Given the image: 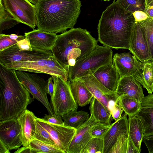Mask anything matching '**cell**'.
Segmentation results:
<instances>
[{
  "mask_svg": "<svg viewBox=\"0 0 153 153\" xmlns=\"http://www.w3.org/2000/svg\"><path fill=\"white\" fill-rule=\"evenodd\" d=\"M135 22L132 13L114 0L103 11L99 20L98 41L111 48L129 49Z\"/></svg>",
  "mask_w": 153,
  "mask_h": 153,
  "instance_id": "obj_1",
  "label": "cell"
},
{
  "mask_svg": "<svg viewBox=\"0 0 153 153\" xmlns=\"http://www.w3.org/2000/svg\"><path fill=\"white\" fill-rule=\"evenodd\" d=\"M36 6L37 29L56 34L74 28L82 5L80 0H38Z\"/></svg>",
  "mask_w": 153,
  "mask_h": 153,
  "instance_id": "obj_2",
  "label": "cell"
},
{
  "mask_svg": "<svg viewBox=\"0 0 153 153\" xmlns=\"http://www.w3.org/2000/svg\"><path fill=\"white\" fill-rule=\"evenodd\" d=\"M16 71L0 63V121L17 118L34 100Z\"/></svg>",
  "mask_w": 153,
  "mask_h": 153,
  "instance_id": "obj_3",
  "label": "cell"
},
{
  "mask_svg": "<svg viewBox=\"0 0 153 153\" xmlns=\"http://www.w3.org/2000/svg\"><path fill=\"white\" fill-rule=\"evenodd\" d=\"M97 43L86 29L74 28L58 35L51 51L53 55L69 69V67L89 55Z\"/></svg>",
  "mask_w": 153,
  "mask_h": 153,
  "instance_id": "obj_4",
  "label": "cell"
},
{
  "mask_svg": "<svg viewBox=\"0 0 153 153\" xmlns=\"http://www.w3.org/2000/svg\"><path fill=\"white\" fill-rule=\"evenodd\" d=\"M112 54L111 48L97 45L87 56L69 67L68 81L80 78L90 71L93 73L103 65L113 63Z\"/></svg>",
  "mask_w": 153,
  "mask_h": 153,
  "instance_id": "obj_5",
  "label": "cell"
},
{
  "mask_svg": "<svg viewBox=\"0 0 153 153\" xmlns=\"http://www.w3.org/2000/svg\"><path fill=\"white\" fill-rule=\"evenodd\" d=\"M16 70L49 74L68 80V68L53 55L47 58L35 61L14 62L4 65Z\"/></svg>",
  "mask_w": 153,
  "mask_h": 153,
  "instance_id": "obj_6",
  "label": "cell"
},
{
  "mask_svg": "<svg viewBox=\"0 0 153 153\" xmlns=\"http://www.w3.org/2000/svg\"><path fill=\"white\" fill-rule=\"evenodd\" d=\"M52 76L54 89L51 102L54 114L62 116L71 111H77L78 105L72 95L68 81Z\"/></svg>",
  "mask_w": 153,
  "mask_h": 153,
  "instance_id": "obj_7",
  "label": "cell"
},
{
  "mask_svg": "<svg viewBox=\"0 0 153 153\" xmlns=\"http://www.w3.org/2000/svg\"><path fill=\"white\" fill-rule=\"evenodd\" d=\"M17 76L24 86L34 99L40 102L46 108L49 114H54L53 109L47 96V82L37 74L16 70Z\"/></svg>",
  "mask_w": 153,
  "mask_h": 153,
  "instance_id": "obj_8",
  "label": "cell"
},
{
  "mask_svg": "<svg viewBox=\"0 0 153 153\" xmlns=\"http://www.w3.org/2000/svg\"><path fill=\"white\" fill-rule=\"evenodd\" d=\"M2 3L15 19L34 29L36 25L35 5L28 0H2Z\"/></svg>",
  "mask_w": 153,
  "mask_h": 153,
  "instance_id": "obj_9",
  "label": "cell"
},
{
  "mask_svg": "<svg viewBox=\"0 0 153 153\" xmlns=\"http://www.w3.org/2000/svg\"><path fill=\"white\" fill-rule=\"evenodd\" d=\"M53 55L50 51H21L16 44L0 52V63L4 65L14 62L35 61Z\"/></svg>",
  "mask_w": 153,
  "mask_h": 153,
  "instance_id": "obj_10",
  "label": "cell"
},
{
  "mask_svg": "<svg viewBox=\"0 0 153 153\" xmlns=\"http://www.w3.org/2000/svg\"><path fill=\"white\" fill-rule=\"evenodd\" d=\"M0 141L9 150L17 149L22 145L21 127L17 118L0 121Z\"/></svg>",
  "mask_w": 153,
  "mask_h": 153,
  "instance_id": "obj_11",
  "label": "cell"
},
{
  "mask_svg": "<svg viewBox=\"0 0 153 153\" xmlns=\"http://www.w3.org/2000/svg\"><path fill=\"white\" fill-rule=\"evenodd\" d=\"M128 50L141 62L151 60L146 38L138 22H136L133 27Z\"/></svg>",
  "mask_w": 153,
  "mask_h": 153,
  "instance_id": "obj_12",
  "label": "cell"
},
{
  "mask_svg": "<svg viewBox=\"0 0 153 153\" xmlns=\"http://www.w3.org/2000/svg\"><path fill=\"white\" fill-rule=\"evenodd\" d=\"M37 122L51 135L59 148L65 152L69 146L76 129L65 126L50 123L36 117Z\"/></svg>",
  "mask_w": 153,
  "mask_h": 153,
  "instance_id": "obj_13",
  "label": "cell"
},
{
  "mask_svg": "<svg viewBox=\"0 0 153 153\" xmlns=\"http://www.w3.org/2000/svg\"><path fill=\"white\" fill-rule=\"evenodd\" d=\"M78 79L84 82L93 97L100 101L111 112L109 108V102L111 100L118 99L115 93L101 84L94 76L91 71L85 76Z\"/></svg>",
  "mask_w": 153,
  "mask_h": 153,
  "instance_id": "obj_14",
  "label": "cell"
},
{
  "mask_svg": "<svg viewBox=\"0 0 153 153\" xmlns=\"http://www.w3.org/2000/svg\"><path fill=\"white\" fill-rule=\"evenodd\" d=\"M98 122L91 114L89 118L77 128L76 133L65 152L67 153H81L92 137L90 132L91 126Z\"/></svg>",
  "mask_w": 153,
  "mask_h": 153,
  "instance_id": "obj_15",
  "label": "cell"
},
{
  "mask_svg": "<svg viewBox=\"0 0 153 153\" xmlns=\"http://www.w3.org/2000/svg\"><path fill=\"white\" fill-rule=\"evenodd\" d=\"M25 35L29 39L33 50L40 51H51L58 37L56 34L38 29L25 32Z\"/></svg>",
  "mask_w": 153,
  "mask_h": 153,
  "instance_id": "obj_16",
  "label": "cell"
},
{
  "mask_svg": "<svg viewBox=\"0 0 153 153\" xmlns=\"http://www.w3.org/2000/svg\"><path fill=\"white\" fill-rule=\"evenodd\" d=\"M92 73L95 78L103 86L115 93L121 77L113 63L100 67Z\"/></svg>",
  "mask_w": 153,
  "mask_h": 153,
  "instance_id": "obj_17",
  "label": "cell"
},
{
  "mask_svg": "<svg viewBox=\"0 0 153 153\" xmlns=\"http://www.w3.org/2000/svg\"><path fill=\"white\" fill-rule=\"evenodd\" d=\"M115 94L118 98H131L141 102L145 97L140 84L131 76H124L120 78Z\"/></svg>",
  "mask_w": 153,
  "mask_h": 153,
  "instance_id": "obj_18",
  "label": "cell"
},
{
  "mask_svg": "<svg viewBox=\"0 0 153 153\" xmlns=\"http://www.w3.org/2000/svg\"><path fill=\"white\" fill-rule=\"evenodd\" d=\"M36 117L32 111L26 109L17 117L21 127L22 145L29 146L34 139L36 128Z\"/></svg>",
  "mask_w": 153,
  "mask_h": 153,
  "instance_id": "obj_19",
  "label": "cell"
},
{
  "mask_svg": "<svg viewBox=\"0 0 153 153\" xmlns=\"http://www.w3.org/2000/svg\"><path fill=\"white\" fill-rule=\"evenodd\" d=\"M112 60L121 78L126 76L133 77L137 69L140 62L129 53H116L114 55Z\"/></svg>",
  "mask_w": 153,
  "mask_h": 153,
  "instance_id": "obj_20",
  "label": "cell"
},
{
  "mask_svg": "<svg viewBox=\"0 0 153 153\" xmlns=\"http://www.w3.org/2000/svg\"><path fill=\"white\" fill-rule=\"evenodd\" d=\"M127 115L125 113L120 119L112 123L110 128L105 134L103 137V153H108L121 133L128 131Z\"/></svg>",
  "mask_w": 153,
  "mask_h": 153,
  "instance_id": "obj_21",
  "label": "cell"
},
{
  "mask_svg": "<svg viewBox=\"0 0 153 153\" xmlns=\"http://www.w3.org/2000/svg\"><path fill=\"white\" fill-rule=\"evenodd\" d=\"M146 88L149 94L153 91V61L140 62L138 67L133 76Z\"/></svg>",
  "mask_w": 153,
  "mask_h": 153,
  "instance_id": "obj_22",
  "label": "cell"
},
{
  "mask_svg": "<svg viewBox=\"0 0 153 153\" xmlns=\"http://www.w3.org/2000/svg\"><path fill=\"white\" fill-rule=\"evenodd\" d=\"M68 82L73 97L78 105L83 107L90 102L93 96L82 81L77 79Z\"/></svg>",
  "mask_w": 153,
  "mask_h": 153,
  "instance_id": "obj_23",
  "label": "cell"
},
{
  "mask_svg": "<svg viewBox=\"0 0 153 153\" xmlns=\"http://www.w3.org/2000/svg\"><path fill=\"white\" fill-rule=\"evenodd\" d=\"M128 121L129 135L140 153L141 143L144 137V126L140 119L136 116L128 117Z\"/></svg>",
  "mask_w": 153,
  "mask_h": 153,
  "instance_id": "obj_24",
  "label": "cell"
},
{
  "mask_svg": "<svg viewBox=\"0 0 153 153\" xmlns=\"http://www.w3.org/2000/svg\"><path fill=\"white\" fill-rule=\"evenodd\" d=\"M89 110L96 120L101 123L111 124V114L97 99L93 97L90 102Z\"/></svg>",
  "mask_w": 153,
  "mask_h": 153,
  "instance_id": "obj_25",
  "label": "cell"
},
{
  "mask_svg": "<svg viewBox=\"0 0 153 153\" xmlns=\"http://www.w3.org/2000/svg\"><path fill=\"white\" fill-rule=\"evenodd\" d=\"M64 126L76 129L81 126L89 118L87 112L80 111H72L62 116Z\"/></svg>",
  "mask_w": 153,
  "mask_h": 153,
  "instance_id": "obj_26",
  "label": "cell"
},
{
  "mask_svg": "<svg viewBox=\"0 0 153 153\" xmlns=\"http://www.w3.org/2000/svg\"><path fill=\"white\" fill-rule=\"evenodd\" d=\"M118 104L128 117L136 116L141 109V102L129 97H118Z\"/></svg>",
  "mask_w": 153,
  "mask_h": 153,
  "instance_id": "obj_27",
  "label": "cell"
},
{
  "mask_svg": "<svg viewBox=\"0 0 153 153\" xmlns=\"http://www.w3.org/2000/svg\"><path fill=\"white\" fill-rule=\"evenodd\" d=\"M136 116L140 119L144 126V137L153 135V108H141Z\"/></svg>",
  "mask_w": 153,
  "mask_h": 153,
  "instance_id": "obj_28",
  "label": "cell"
},
{
  "mask_svg": "<svg viewBox=\"0 0 153 153\" xmlns=\"http://www.w3.org/2000/svg\"><path fill=\"white\" fill-rule=\"evenodd\" d=\"M20 23L5 9L2 3H0V33L10 29Z\"/></svg>",
  "mask_w": 153,
  "mask_h": 153,
  "instance_id": "obj_29",
  "label": "cell"
},
{
  "mask_svg": "<svg viewBox=\"0 0 153 153\" xmlns=\"http://www.w3.org/2000/svg\"><path fill=\"white\" fill-rule=\"evenodd\" d=\"M145 34L149 47L151 60L153 61V18L148 17L138 22Z\"/></svg>",
  "mask_w": 153,
  "mask_h": 153,
  "instance_id": "obj_30",
  "label": "cell"
},
{
  "mask_svg": "<svg viewBox=\"0 0 153 153\" xmlns=\"http://www.w3.org/2000/svg\"><path fill=\"white\" fill-rule=\"evenodd\" d=\"M29 146L32 153H65L57 146L45 143L36 139H33L31 141Z\"/></svg>",
  "mask_w": 153,
  "mask_h": 153,
  "instance_id": "obj_31",
  "label": "cell"
},
{
  "mask_svg": "<svg viewBox=\"0 0 153 153\" xmlns=\"http://www.w3.org/2000/svg\"><path fill=\"white\" fill-rule=\"evenodd\" d=\"M128 137V131L121 133L108 153H127Z\"/></svg>",
  "mask_w": 153,
  "mask_h": 153,
  "instance_id": "obj_32",
  "label": "cell"
},
{
  "mask_svg": "<svg viewBox=\"0 0 153 153\" xmlns=\"http://www.w3.org/2000/svg\"><path fill=\"white\" fill-rule=\"evenodd\" d=\"M146 0H117L116 1L128 12L133 13L137 10L144 11Z\"/></svg>",
  "mask_w": 153,
  "mask_h": 153,
  "instance_id": "obj_33",
  "label": "cell"
},
{
  "mask_svg": "<svg viewBox=\"0 0 153 153\" xmlns=\"http://www.w3.org/2000/svg\"><path fill=\"white\" fill-rule=\"evenodd\" d=\"M34 139L37 140L45 143L58 147L51 135L37 120L36 128Z\"/></svg>",
  "mask_w": 153,
  "mask_h": 153,
  "instance_id": "obj_34",
  "label": "cell"
},
{
  "mask_svg": "<svg viewBox=\"0 0 153 153\" xmlns=\"http://www.w3.org/2000/svg\"><path fill=\"white\" fill-rule=\"evenodd\" d=\"M103 138L92 137L81 153H103Z\"/></svg>",
  "mask_w": 153,
  "mask_h": 153,
  "instance_id": "obj_35",
  "label": "cell"
},
{
  "mask_svg": "<svg viewBox=\"0 0 153 153\" xmlns=\"http://www.w3.org/2000/svg\"><path fill=\"white\" fill-rule=\"evenodd\" d=\"M112 124V123L107 124L99 122L94 124L91 126L90 131L92 137L103 138Z\"/></svg>",
  "mask_w": 153,
  "mask_h": 153,
  "instance_id": "obj_36",
  "label": "cell"
},
{
  "mask_svg": "<svg viewBox=\"0 0 153 153\" xmlns=\"http://www.w3.org/2000/svg\"><path fill=\"white\" fill-rule=\"evenodd\" d=\"M18 42L12 39L8 35L0 34V52L17 43Z\"/></svg>",
  "mask_w": 153,
  "mask_h": 153,
  "instance_id": "obj_37",
  "label": "cell"
},
{
  "mask_svg": "<svg viewBox=\"0 0 153 153\" xmlns=\"http://www.w3.org/2000/svg\"><path fill=\"white\" fill-rule=\"evenodd\" d=\"M42 119L44 121L52 124L64 126L62 117L54 114H45Z\"/></svg>",
  "mask_w": 153,
  "mask_h": 153,
  "instance_id": "obj_38",
  "label": "cell"
},
{
  "mask_svg": "<svg viewBox=\"0 0 153 153\" xmlns=\"http://www.w3.org/2000/svg\"><path fill=\"white\" fill-rule=\"evenodd\" d=\"M17 46L21 51H32L30 40L26 37L24 39L19 41L17 43Z\"/></svg>",
  "mask_w": 153,
  "mask_h": 153,
  "instance_id": "obj_39",
  "label": "cell"
},
{
  "mask_svg": "<svg viewBox=\"0 0 153 153\" xmlns=\"http://www.w3.org/2000/svg\"><path fill=\"white\" fill-rule=\"evenodd\" d=\"M123 110L118 102L116 103L114 106L111 111V115L113 119L116 121L121 117Z\"/></svg>",
  "mask_w": 153,
  "mask_h": 153,
  "instance_id": "obj_40",
  "label": "cell"
},
{
  "mask_svg": "<svg viewBox=\"0 0 153 153\" xmlns=\"http://www.w3.org/2000/svg\"><path fill=\"white\" fill-rule=\"evenodd\" d=\"M141 108H153V94H149L141 102Z\"/></svg>",
  "mask_w": 153,
  "mask_h": 153,
  "instance_id": "obj_41",
  "label": "cell"
},
{
  "mask_svg": "<svg viewBox=\"0 0 153 153\" xmlns=\"http://www.w3.org/2000/svg\"><path fill=\"white\" fill-rule=\"evenodd\" d=\"M143 142L147 148L149 153H153V134L144 136Z\"/></svg>",
  "mask_w": 153,
  "mask_h": 153,
  "instance_id": "obj_42",
  "label": "cell"
},
{
  "mask_svg": "<svg viewBox=\"0 0 153 153\" xmlns=\"http://www.w3.org/2000/svg\"><path fill=\"white\" fill-rule=\"evenodd\" d=\"M136 22H140L146 20L149 17L147 14L143 10H137L132 13Z\"/></svg>",
  "mask_w": 153,
  "mask_h": 153,
  "instance_id": "obj_43",
  "label": "cell"
},
{
  "mask_svg": "<svg viewBox=\"0 0 153 153\" xmlns=\"http://www.w3.org/2000/svg\"><path fill=\"white\" fill-rule=\"evenodd\" d=\"M54 89V83L53 78L51 76L48 78L47 83V92L51 97L53 95Z\"/></svg>",
  "mask_w": 153,
  "mask_h": 153,
  "instance_id": "obj_44",
  "label": "cell"
},
{
  "mask_svg": "<svg viewBox=\"0 0 153 153\" xmlns=\"http://www.w3.org/2000/svg\"><path fill=\"white\" fill-rule=\"evenodd\" d=\"M14 153H32V151L30 146H23L18 149Z\"/></svg>",
  "mask_w": 153,
  "mask_h": 153,
  "instance_id": "obj_45",
  "label": "cell"
},
{
  "mask_svg": "<svg viewBox=\"0 0 153 153\" xmlns=\"http://www.w3.org/2000/svg\"><path fill=\"white\" fill-rule=\"evenodd\" d=\"M9 36L12 39L16 40L18 42L23 39L25 38V36L19 35L15 34H8Z\"/></svg>",
  "mask_w": 153,
  "mask_h": 153,
  "instance_id": "obj_46",
  "label": "cell"
},
{
  "mask_svg": "<svg viewBox=\"0 0 153 153\" xmlns=\"http://www.w3.org/2000/svg\"><path fill=\"white\" fill-rule=\"evenodd\" d=\"M10 151L3 143L0 141V153H10Z\"/></svg>",
  "mask_w": 153,
  "mask_h": 153,
  "instance_id": "obj_47",
  "label": "cell"
},
{
  "mask_svg": "<svg viewBox=\"0 0 153 153\" xmlns=\"http://www.w3.org/2000/svg\"><path fill=\"white\" fill-rule=\"evenodd\" d=\"M144 11L149 17L153 18V6L146 8Z\"/></svg>",
  "mask_w": 153,
  "mask_h": 153,
  "instance_id": "obj_48",
  "label": "cell"
},
{
  "mask_svg": "<svg viewBox=\"0 0 153 153\" xmlns=\"http://www.w3.org/2000/svg\"><path fill=\"white\" fill-rule=\"evenodd\" d=\"M153 6V0H146V8Z\"/></svg>",
  "mask_w": 153,
  "mask_h": 153,
  "instance_id": "obj_49",
  "label": "cell"
},
{
  "mask_svg": "<svg viewBox=\"0 0 153 153\" xmlns=\"http://www.w3.org/2000/svg\"><path fill=\"white\" fill-rule=\"evenodd\" d=\"M31 3H33V4L35 5L37 4L38 1V0H28Z\"/></svg>",
  "mask_w": 153,
  "mask_h": 153,
  "instance_id": "obj_50",
  "label": "cell"
},
{
  "mask_svg": "<svg viewBox=\"0 0 153 153\" xmlns=\"http://www.w3.org/2000/svg\"><path fill=\"white\" fill-rule=\"evenodd\" d=\"M2 3V0H0V3Z\"/></svg>",
  "mask_w": 153,
  "mask_h": 153,
  "instance_id": "obj_51",
  "label": "cell"
},
{
  "mask_svg": "<svg viewBox=\"0 0 153 153\" xmlns=\"http://www.w3.org/2000/svg\"><path fill=\"white\" fill-rule=\"evenodd\" d=\"M103 0L105 1H107V0Z\"/></svg>",
  "mask_w": 153,
  "mask_h": 153,
  "instance_id": "obj_52",
  "label": "cell"
},
{
  "mask_svg": "<svg viewBox=\"0 0 153 153\" xmlns=\"http://www.w3.org/2000/svg\"><path fill=\"white\" fill-rule=\"evenodd\" d=\"M110 0H107V1H110Z\"/></svg>",
  "mask_w": 153,
  "mask_h": 153,
  "instance_id": "obj_53",
  "label": "cell"
}]
</instances>
